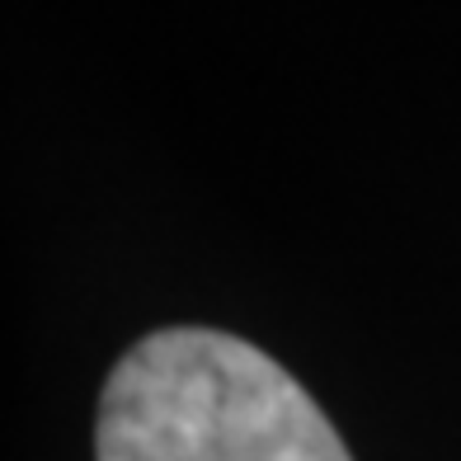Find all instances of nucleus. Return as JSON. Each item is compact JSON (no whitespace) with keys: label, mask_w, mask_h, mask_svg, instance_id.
I'll return each mask as SVG.
<instances>
[{"label":"nucleus","mask_w":461,"mask_h":461,"mask_svg":"<svg viewBox=\"0 0 461 461\" xmlns=\"http://www.w3.org/2000/svg\"><path fill=\"white\" fill-rule=\"evenodd\" d=\"M99 461H353L264 348L207 325L132 344L99 395Z\"/></svg>","instance_id":"nucleus-1"}]
</instances>
